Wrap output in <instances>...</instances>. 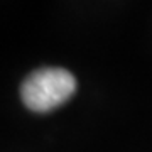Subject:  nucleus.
<instances>
[{
    "mask_svg": "<svg viewBox=\"0 0 152 152\" xmlns=\"http://www.w3.org/2000/svg\"><path fill=\"white\" fill-rule=\"evenodd\" d=\"M76 91V80L68 69L42 68L31 73L20 86V98L32 112H51Z\"/></svg>",
    "mask_w": 152,
    "mask_h": 152,
    "instance_id": "1",
    "label": "nucleus"
}]
</instances>
